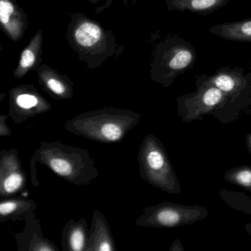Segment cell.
I'll return each instance as SVG.
<instances>
[{
  "mask_svg": "<svg viewBox=\"0 0 251 251\" xmlns=\"http://www.w3.org/2000/svg\"><path fill=\"white\" fill-rule=\"evenodd\" d=\"M37 203L32 199L7 198L0 202V222L25 220L26 214L32 210L36 211Z\"/></svg>",
  "mask_w": 251,
  "mask_h": 251,
  "instance_id": "17",
  "label": "cell"
},
{
  "mask_svg": "<svg viewBox=\"0 0 251 251\" xmlns=\"http://www.w3.org/2000/svg\"><path fill=\"white\" fill-rule=\"evenodd\" d=\"M141 119L142 115L132 110L104 107L75 116L67 120L64 127L70 133L86 139L115 143L123 140Z\"/></svg>",
  "mask_w": 251,
  "mask_h": 251,
  "instance_id": "3",
  "label": "cell"
},
{
  "mask_svg": "<svg viewBox=\"0 0 251 251\" xmlns=\"http://www.w3.org/2000/svg\"><path fill=\"white\" fill-rule=\"evenodd\" d=\"M42 54L43 31L40 29L22 51L18 65L13 74L16 80H20L30 72L37 71L42 62Z\"/></svg>",
  "mask_w": 251,
  "mask_h": 251,
  "instance_id": "15",
  "label": "cell"
},
{
  "mask_svg": "<svg viewBox=\"0 0 251 251\" xmlns=\"http://www.w3.org/2000/svg\"><path fill=\"white\" fill-rule=\"evenodd\" d=\"M36 72L39 86L52 99L66 100L73 98L74 83L67 75L47 64H42Z\"/></svg>",
  "mask_w": 251,
  "mask_h": 251,
  "instance_id": "13",
  "label": "cell"
},
{
  "mask_svg": "<svg viewBox=\"0 0 251 251\" xmlns=\"http://www.w3.org/2000/svg\"><path fill=\"white\" fill-rule=\"evenodd\" d=\"M219 195L230 208L251 216V199L243 192L220 189ZM245 229L251 236V223L245 225Z\"/></svg>",
  "mask_w": 251,
  "mask_h": 251,
  "instance_id": "20",
  "label": "cell"
},
{
  "mask_svg": "<svg viewBox=\"0 0 251 251\" xmlns=\"http://www.w3.org/2000/svg\"><path fill=\"white\" fill-rule=\"evenodd\" d=\"M115 241L106 217L95 210L88 235L86 251H115Z\"/></svg>",
  "mask_w": 251,
  "mask_h": 251,
  "instance_id": "14",
  "label": "cell"
},
{
  "mask_svg": "<svg viewBox=\"0 0 251 251\" xmlns=\"http://www.w3.org/2000/svg\"><path fill=\"white\" fill-rule=\"evenodd\" d=\"M196 84L195 92L176 99L177 114L183 123H192L205 116H211L221 124H227L243 115L220 89L208 81L206 76L198 77Z\"/></svg>",
  "mask_w": 251,
  "mask_h": 251,
  "instance_id": "4",
  "label": "cell"
},
{
  "mask_svg": "<svg viewBox=\"0 0 251 251\" xmlns=\"http://www.w3.org/2000/svg\"><path fill=\"white\" fill-rule=\"evenodd\" d=\"M227 183L239 186L251 192V166L242 165L233 167L224 175Z\"/></svg>",
  "mask_w": 251,
  "mask_h": 251,
  "instance_id": "21",
  "label": "cell"
},
{
  "mask_svg": "<svg viewBox=\"0 0 251 251\" xmlns=\"http://www.w3.org/2000/svg\"><path fill=\"white\" fill-rule=\"evenodd\" d=\"M195 56L193 48L187 45L173 40L160 44L155 49L151 66V79L168 87L177 75L192 67Z\"/></svg>",
  "mask_w": 251,
  "mask_h": 251,
  "instance_id": "7",
  "label": "cell"
},
{
  "mask_svg": "<svg viewBox=\"0 0 251 251\" xmlns=\"http://www.w3.org/2000/svg\"><path fill=\"white\" fill-rule=\"evenodd\" d=\"M0 24L2 32L13 42L23 39L29 23L27 14L17 0H0Z\"/></svg>",
  "mask_w": 251,
  "mask_h": 251,
  "instance_id": "12",
  "label": "cell"
},
{
  "mask_svg": "<svg viewBox=\"0 0 251 251\" xmlns=\"http://www.w3.org/2000/svg\"><path fill=\"white\" fill-rule=\"evenodd\" d=\"M227 0H167L169 9L187 10L198 14H209L226 5Z\"/></svg>",
  "mask_w": 251,
  "mask_h": 251,
  "instance_id": "19",
  "label": "cell"
},
{
  "mask_svg": "<svg viewBox=\"0 0 251 251\" xmlns=\"http://www.w3.org/2000/svg\"><path fill=\"white\" fill-rule=\"evenodd\" d=\"M89 2H90L91 3L93 4V5H95V4L98 3V2H100L102 0H88ZM113 0H106V2H105V5H102V6L100 7V8H96L95 10V12L96 14H100L101 12L104 11V10L108 8V7L111 6V4H112Z\"/></svg>",
  "mask_w": 251,
  "mask_h": 251,
  "instance_id": "23",
  "label": "cell"
},
{
  "mask_svg": "<svg viewBox=\"0 0 251 251\" xmlns=\"http://www.w3.org/2000/svg\"><path fill=\"white\" fill-rule=\"evenodd\" d=\"M89 230L86 219L69 220L61 233L62 251H86Z\"/></svg>",
  "mask_w": 251,
  "mask_h": 251,
  "instance_id": "16",
  "label": "cell"
},
{
  "mask_svg": "<svg viewBox=\"0 0 251 251\" xmlns=\"http://www.w3.org/2000/svg\"><path fill=\"white\" fill-rule=\"evenodd\" d=\"M46 166L55 174L75 186H89L99 176L96 161L89 150L63 144L42 142L30 160V180L39 186L36 164Z\"/></svg>",
  "mask_w": 251,
  "mask_h": 251,
  "instance_id": "1",
  "label": "cell"
},
{
  "mask_svg": "<svg viewBox=\"0 0 251 251\" xmlns=\"http://www.w3.org/2000/svg\"><path fill=\"white\" fill-rule=\"evenodd\" d=\"M245 143H246L248 152H249L250 155L251 156V133H248L245 136Z\"/></svg>",
  "mask_w": 251,
  "mask_h": 251,
  "instance_id": "25",
  "label": "cell"
},
{
  "mask_svg": "<svg viewBox=\"0 0 251 251\" xmlns=\"http://www.w3.org/2000/svg\"><path fill=\"white\" fill-rule=\"evenodd\" d=\"M23 231L15 235L18 251H58V247L45 237L35 210L26 214Z\"/></svg>",
  "mask_w": 251,
  "mask_h": 251,
  "instance_id": "11",
  "label": "cell"
},
{
  "mask_svg": "<svg viewBox=\"0 0 251 251\" xmlns=\"http://www.w3.org/2000/svg\"><path fill=\"white\" fill-rule=\"evenodd\" d=\"M211 84L218 88L242 113L249 114L251 105V75L245 76L243 70L222 69L207 77Z\"/></svg>",
  "mask_w": 251,
  "mask_h": 251,
  "instance_id": "8",
  "label": "cell"
},
{
  "mask_svg": "<svg viewBox=\"0 0 251 251\" xmlns=\"http://www.w3.org/2000/svg\"><path fill=\"white\" fill-rule=\"evenodd\" d=\"M170 251H184L185 249L182 245L181 242L178 239H175L170 246Z\"/></svg>",
  "mask_w": 251,
  "mask_h": 251,
  "instance_id": "24",
  "label": "cell"
},
{
  "mask_svg": "<svg viewBox=\"0 0 251 251\" xmlns=\"http://www.w3.org/2000/svg\"><path fill=\"white\" fill-rule=\"evenodd\" d=\"M210 31L227 40L251 42V20L219 25Z\"/></svg>",
  "mask_w": 251,
  "mask_h": 251,
  "instance_id": "18",
  "label": "cell"
},
{
  "mask_svg": "<svg viewBox=\"0 0 251 251\" xmlns=\"http://www.w3.org/2000/svg\"><path fill=\"white\" fill-rule=\"evenodd\" d=\"M9 117V115H0V136L2 137H6L12 135V131L9 128L6 124L7 119Z\"/></svg>",
  "mask_w": 251,
  "mask_h": 251,
  "instance_id": "22",
  "label": "cell"
},
{
  "mask_svg": "<svg viewBox=\"0 0 251 251\" xmlns=\"http://www.w3.org/2000/svg\"><path fill=\"white\" fill-rule=\"evenodd\" d=\"M208 211L202 205H188L172 202H162L145 207L136 220L140 227L171 228L193 224L206 218Z\"/></svg>",
  "mask_w": 251,
  "mask_h": 251,
  "instance_id": "6",
  "label": "cell"
},
{
  "mask_svg": "<svg viewBox=\"0 0 251 251\" xmlns=\"http://www.w3.org/2000/svg\"><path fill=\"white\" fill-rule=\"evenodd\" d=\"M52 105L33 84H23L9 91L8 115L16 124L50 111Z\"/></svg>",
  "mask_w": 251,
  "mask_h": 251,
  "instance_id": "9",
  "label": "cell"
},
{
  "mask_svg": "<svg viewBox=\"0 0 251 251\" xmlns=\"http://www.w3.org/2000/svg\"><path fill=\"white\" fill-rule=\"evenodd\" d=\"M141 177L149 184L170 195H178L181 186L162 142L151 133L144 138L138 152Z\"/></svg>",
  "mask_w": 251,
  "mask_h": 251,
  "instance_id": "5",
  "label": "cell"
},
{
  "mask_svg": "<svg viewBox=\"0 0 251 251\" xmlns=\"http://www.w3.org/2000/svg\"><path fill=\"white\" fill-rule=\"evenodd\" d=\"M66 39L78 59L87 64L88 68H100L108 58L120 55L124 49L118 45L112 30L104 28L102 24L75 13L67 29Z\"/></svg>",
  "mask_w": 251,
  "mask_h": 251,
  "instance_id": "2",
  "label": "cell"
},
{
  "mask_svg": "<svg viewBox=\"0 0 251 251\" xmlns=\"http://www.w3.org/2000/svg\"><path fill=\"white\" fill-rule=\"evenodd\" d=\"M27 173L22 167L17 149L0 152V196L10 198L26 189Z\"/></svg>",
  "mask_w": 251,
  "mask_h": 251,
  "instance_id": "10",
  "label": "cell"
},
{
  "mask_svg": "<svg viewBox=\"0 0 251 251\" xmlns=\"http://www.w3.org/2000/svg\"><path fill=\"white\" fill-rule=\"evenodd\" d=\"M4 96H5V94H4V93H2L1 94V99H0V100L2 101V100L3 99V97Z\"/></svg>",
  "mask_w": 251,
  "mask_h": 251,
  "instance_id": "26",
  "label": "cell"
}]
</instances>
